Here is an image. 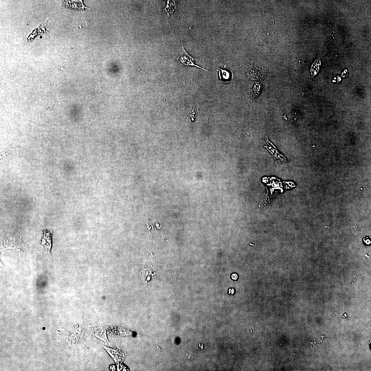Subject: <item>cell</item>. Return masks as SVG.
Listing matches in <instances>:
<instances>
[{
  "mask_svg": "<svg viewBox=\"0 0 371 371\" xmlns=\"http://www.w3.org/2000/svg\"><path fill=\"white\" fill-rule=\"evenodd\" d=\"M220 78L223 81H226L229 79L230 74L229 71L226 70L219 69Z\"/></svg>",
  "mask_w": 371,
  "mask_h": 371,
  "instance_id": "cell-4",
  "label": "cell"
},
{
  "mask_svg": "<svg viewBox=\"0 0 371 371\" xmlns=\"http://www.w3.org/2000/svg\"><path fill=\"white\" fill-rule=\"evenodd\" d=\"M51 234L49 232L45 230L43 231L41 244L44 247L48 252L51 254L52 244Z\"/></svg>",
  "mask_w": 371,
  "mask_h": 371,
  "instance_id": "cell-3",
  "label": "cell"
},
{
  "mask_svg": "<svg viewBox=\"0 0 371 371\" xmlns=\"http://www.w3.org/2000/svg\"><path fill=\"white\" fill-rule=\"evenodd\" d=\"M262 143L263 147L272 154L273 157L275 158L278 163H282L287 162L286 157L270 141L266 136L263 139Z\"/></svg>",
  "mask_w": 371,
  "mask_h": 371,
  "instance_id": "cell-1",
  "label": "cell"
},
{
  "mask_svg": "<svg viewBox=\"0 0 371 371\" xmlns=\"http://www.w3.org/2000/svg\"><path fill=\"white\" fill-rule=\"evenodd\" d=\"M370 239V238L368 236H366L364 237L363 239H362L363 244L365 246H370L371 244Z\"/></svg>",
  "mask_w": 371,
  "mask_h": 371,
  "instance_id": "cell-5",
  "label": "cell"
},
{
  "mask_svg": "<svg viewBox=\"0 0 371 371\" xmlns=\"http://www.w3.org/2000/svg\"><path fill=\"white\" fill-rule=\"evenodd\" d=\"M176 61L179 65L183 66H192L197 67L198 68L202 69V70L208 72V70L204 68L195 64L194 60L193 57L191 56L186 52L182 43V51L181 54L179 57L176 59Z\"/></svg>",
  "mask_w": 371,
  "mask_h": 371,
  "instance_id": "cell-2",
  "label": "cell"
},
{
  "mask_svg": "<svg viewBox=\"0 0 371 371\" xmlns=\"http://www.w3.org/2000/svg\"><path fill=\"white\" fill-rule=\"evenodd\" d=\"M344 316H345V317H345V318H347V313H345V314H344Z\"/></svg>",
  "mask_w": 371,
  "mask_h": 371,
  "instance_id": "cell-7",
  "label": "cell"
},
{
  "mask_svg": "<svg viewBox=\"0 0 371 371\" xmlns=\"http://www.w3.org/2000/svg\"><path fill=\"white\" fill-rule=\"evenodd\" d=\"M238 278V275L236 274V273H233V274L232 275V278L233 279L236 280Z\"/></svg>",
  "mask_w": 371,
  "mask_h": 371,
  "instance_id": "cell-6",
  "label": "cell"
}]
</instances>
